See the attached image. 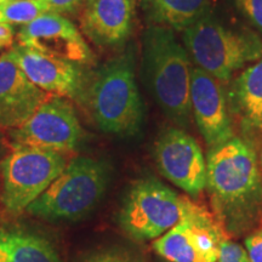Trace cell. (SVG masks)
I'll list each match as a JSON object with an SVG mask.
<instances>
[{"label": "cell", "instance_id": "1", "mask_svg": "<svg viewBox=\"0 0 262 262\" xmlns=\"http://www.w3.org/2000/svg\"><path fill=\"white\" fill-rule=\"evenodd\" d=\"M206 188L222 228L234 234L250 228L262 210V179L253 146L232 137L210 148Z\"/></svg>", "mask_w": 262, "mask_h": 262}, {"label": "cell", "instance_id": "2", "mask_svg": "<svg viewBox=\"0 0 262 262\" xmlns=\"http://www.w3.org/2000/svg\"><path fill=\"white\" fill-rule=\"evenodd\" d=\"M192 66L172 29L149 26L142 38L141 77L163 113L176 125H189Z\"/></svg>", "mask_w": 262, "mask_h": 262}, {"label": "cell", "instance_id": "3", "mask_svg": "<svg viewBox=\"0 0 262 262\" xmlns=\"http://www.w3.org/2000/svg\"><path fill=\"white\" fill-rule=\"evenodd\" d=\"M83 106L98 129L116 136L136 135L143 124V103L135 80L131 51L90 72Z\"/></svg>", "mask_w": 262, "mask_h": 262}, {"label": "cell", "instance_id": "4", "mask_svg": "<svg viewBox=\"0 0 262 262\" xmlns=\"http://www.w3.org/2000/svg\"><path fill=\"white\" fill-rule=\"evenodd\" d=\"M182 32L186 50L198 68L221 81L262 57L257 32L231 27L209 11Z\"/></svg>", "mask_w": 262, "mask_h": 262}, {"label": "cell", "instance_id": "5", "mask_svg": "<svg viewBox=\"0 0 262 262\" xmlns=\"http://www.w3.org/2000/svg\"><path fill=\"white\" fill-rule=\"evenodd\" d=\"M110 178L106 162L75 157L26 211L50 221L79 220L103 198Z\"/></svg>", "mask_w": 262, "mask_h": 262}, {"label": "cell", "instance_id": "6", "mask_svg": "<svg viewBox=\"0 0 262 262\" xmlns=\"http://www.w3.org/2000/svg\"><path fill=\"white\" fill-rule=\"evenodd\" d=\"M189 201L158 180H139L124 201L120 226L133 239L155 241L181 220Z\"/></svg>", "mask_w": 262, "mask_h": 262}, {"label": "cell", "instance_id": "7", "mask_svg": "<svg viewBox=\"0 0 262 262\" xmlns=\"http://www.w3.org/2000/svg\"><path fill=\"white\" fill-rule=\"evenodd\" d=\"M66 155L35 147L14 146L2 162V202L12 214L25 211L63 171Z\"/></svg>", "mask_w": 262, "mask_h": 262}, {"label": "cell", "instance_id": "8", "mask_svg": "<svg viewBox=\"0 0 262 262\" xmlns=\"http://www.w3.org/2000/svg\"><path fill=\"white\" fill-rule=\"evenodd\" d=\"M225 238L210 212L189 201L181 220L153 241V249L170 262H217Z\"/></svg>", "mask_w": 262, "mask_h": 262}, {"label": "cell", "instance_id": "9", "mask_svg": "<svg viewBox=\"0 0 262 262\" xmlns=\"http://www.w3.org/2000/svg\"><path fill=\"white\" fill-rule=\"evenodd\" d=\"M14 146L35 147L55 152H74L85 133L72 103L51 95L28 120L11 133Z\"/></svg>", "mask_w": 262, "mask_h": 262}, {"label": "cell", "instance_id": "10", "mask_svg": "<svg viewBox=\"0 0 262 262\" xmlns=\"http://www.w3.org/2000/svg\"><path fill=\"white\" fill-rule=\"evenodd\" d=\"M157 166L172 185L196 196L206 187V160L198 142L178 127L160 134L155 146Z\"/></svg>", "mask_w": 262, "mask_h": 262}, {"label": "cell", "instance_id": "11", "mask_svg": "<svg viewBox=\"0 0 262 262\" xmlns=\"http://www.w3.org/2000/svg\"><path fill=\"white\" fill-rule=\"evenodd\" d=\"M16 61L33 84L45 93L68 97L83 106L90 72L84 66L45 55L34 49L16 45Z\"/></svg>", "mask_w": 262, "mask_h": 262}, {"label": "cell", "instance_id": "12", "mask_svg": "<svg viewBox=\"0 0 262 262\" xmlns=\"http://www.w3.org/2000/svg\"><path fill=\"white\" fill-rule=\"evenodd\" d=\"M18 44L45 55L88 66L94 54L74 24L57 12H47L18 32Z\"/></svg>", "mask_w": 262, "mask_h": 262}, {"label": "cell", "instance_id": "13", "mask_svg": "<svg viewBox=\"0 0 262 262\" xmlns=\"http://www.w3.org/2000/svg\"><path fill=\"white\" fill-rule=\"evenodd\" d=\"M191 107L196 126L209 148H215L233 137L222 81L198 67L192 68Z\"/></svg>", "mask_w": 262, "mask_h": 262}, {"label": "cell", "instance_id": "14", "mask_svg": "<svg viewBox=\"0 0 262 262\" xmlns=\"http://www.w3.org/2000/svg\"><path fill=\"white\" fill-rule=\"evenodd\" d=\"M50 96L28 79L12 50L0 56V126H21Z\"/></svg>", "mask_w": 262, "mask_h": 262}, {"label": "cell", "instance_id": "15", "mask_svg": "<svg viewBox=\"0 0 262 262\" xmlns=\"http://www.w3.org/2000/svg\"><path fill=\"white\" fill-rule=\"evenodd\" d=\"M135 0H85L80 29L101 48L120 47L133 31Z\"/></svg>", "mask_w": 262, "mask_h": 262}, {"label": "cell", "instance_id": "16", "mask_svg": "<svg viewBox=\"0 0 262 262\" xmlns=\"http://www.w3.org/2000/svg\"><path fill=\"white\" fill-rule=\"evenodd\" d=\"M229 101L245 125L262 130V57L232 81Z\"/></svg>", "mask_w": 262, "mask_h": 262}, {"label": "cell", "instance_id": "17", "mask_svg": "<svg viewBox=\"0 0 262 262\" xmlns=\"http://www.w3.org/2000/svg\"><path fill=\"white\" fill-rule=\"evenodd\" d=\"M0 262H61L48 239L21 228L0 229Z\"/></svg>", "mask_w": 262, "mask_h": 262}, {"label": "cell", "instance_id": "18", "mask_svg": "<svg viewBox=\"0 0 262 262\" xmlns=\"http://www.w3.org/2000/svg\"><path fill=\"white\" fill-rule=\"evenodd\" d=\"M150 26L183 31L208 11V0H143Z\"/></svg>", "mask_w": 262, "mask_h": 262}, {"label": "cell", "instance_id": "19", "mask_svg": "<svg viewBox=\"0 0 262 262\" xmlns=\"http://www.w3.org/2000/svg\"><path fill=\"white\" fill-rule=\"evenodd\" d=\"M50 11L45 0H6L0 4V22L28 25Z\"/></svg>", "mask_w": 262, "mask_h": 262}, {"label": "cell", "instance_id": "20", "mask_svg": "<svg viewBox=\"0 0 262 262\" xmlns=\"http://www.w3.org/2000/svg\"><path fill=\"white\" fill-rule=\"evenodd\" d=\"M239 11L262 35V0H234Z\"/></svg>", "mask_w": 262, "mask_h": 262}, {"label": "cell", "instance_id": "21", "mask_svg": "<svg viewBox=\"0 0 262 262\" xmlns=\"http://www.w3.org/2000/svg\"><path fill=\"white\" fill-rule=\"evenodd\" d=\"M249 260L247 250L234 242L224 239L220 248V256L217 262H243Z\"/></svg>", "mask_w": 262, "mask_h": 262}, {"label": "cell", "instance_id": "22", "mask_svg": "<svg viewBox=\"0 0 262 262\" xmlns=\"http://www.w3.org/2000/svg\"><path fill=\"white\" fill-rule=\"evenodd\" d=\"M85 262H142L135 255L125 250H106L102 253L95 254Z\"/></svg>", "mask_w": 262, "mask_h": 262}, {"label": "cell", "instance_id": "23", "mask_svg": "<svg viewBox=\"0 0 262 262\" xmlns=\"http://www.w3.org/2000/svg\"><path fill=\"white\" fill-rule=\"evenodd\" d=\"M245 250L249 261L262 262V227L257 228L245 239Z\"/></svg>", "mask_w": 262, "mask_h": 262}, {"label": "cell", "instance_id": "24", "mask_svg": "<svg viewBox=\"0 0 262 262\" xmlns=\"http://www.w3.org/2000/svg\"><path fill=\"white\" fill-rule=\"evenodd\" d=\"M50 6L52 12L57 14H67L73 11L84 0H45Z\"/></svg>", "mask_w": 262, "mask_h": 262}, {"label": "cell", "instance_id": "25", "mask_svg": "<svg viewBox=\"0 0 262 262\" xmlns=\"http://www.w3.org/2000/svg\"><path fill=\"white\" fill-rule=\"evenodd\" d=\"M14 28L11 25L0 22V48H10L14 44Z\"/></svg>", "mask_w": 262, "mask_h": 262}, {"label": "cell", "instance_id": "26", "mask_svg": "<svg viewBox=\"0 0 262 262\" xmlns=\"http://www.w3.org/2000/svg\"><path fill=\"white\" fill-rule=\"evenodd\" d=\"M4 2H6V0H0V4H2V3H4Z\"/></svg>", "mask_w": 262, "mask_h": 262}, {"label": "cell", "instance_id": "27", "mask_svg": "<svg viewBox=\"0 0 262 262\" xmlns=\"http://www.w3.org/2000/svg\"><path fill=\"white\" fill-rule=\"evenodd\" d=\"M243 262H250V261H249V260H247V261H243Z\"/></svg>", "mask_w": 262, "mask_h": 262}, {"label": "cell", "instance_id": "28", "mask_svg": "<svg viewBox=\"0 0 262 262\" xmlns=\"http://www.w3.org/2000/svg\"><path fill=\"white\" fill-rule=\"evenodd\" d=\"M261 162H262V157H261Z\"/></svg>", "mask_w": 262, "mask_h": 262}]
</instances>
